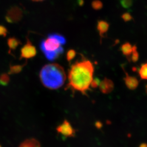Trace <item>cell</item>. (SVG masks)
<instances>
[{"label": "cell", "mask_w": 147, "mask_h": 147, "mask_svg": "<svg viewBox=\"0 0 147 147\" xmlns=\"http://www.w3.org/2000/svg\"><path fill=\"white\" fill-rule=\"evenodd\" d=\"M37 55L36 47L32 44L28 38H27V42L25 45L21 48L20 59H31L35 57Z\"/></svg>", "instance_id": "cell-5"}, {"label": "cell", "mask_w": 147, "mask_h": 147, "mask_svg": "<svg viewBox=\"0 0 147 147\" xmlns=\"http://www.w3.org/2000/svg\"><path fill=\"white\" fill-rule=\"evenodd\" d=\"M76 52L75 51V50H74L73 49L69 50L67 53V55H66L67 60L69 62H70L74 58H75V57L76 56Z\"/></svg>", "instance_id": "cell-16"}, {"label": "cell", "mask_w": 147, "mask_h": 147, "mask_svg": "<svg viewBox=\"0 0 147 147\" xmlns=\"http://www.w3.org/2000/svg\"><path fill=\"white\" fill-rule=\"evenodd\" d=\"M125 84L127 88L130 90H135L136 89L139 84V81L136 78L131 76L126 73V76L124 79Z\"/></svg>", "instance_id": "cell-7"}, {"label": "cell", "mask_w": 147, "mask_h": 147, "mask_svg": "<svg viewBox=\"0 0 147 147\" xmlns=\"http://www.w3.org/2000/svg\"><path fill=\"white\" fill-rule=\"evenodd\" d=\"M121 18L125 22H128L132 20V17L129 13H125L121 16Z\"/></svg>", "instance_id": "cell-20"}, {"label": "cell", "mask_w": 147, "mask_h": 147, "mask_svg": "<svg viewBox=\"0 0 147 147\" xmlns=\"http://www.w3.org/2000/svg\"><path fill=\"white\" fill-rule=\"evenodd\" d=\"M100 79L97 78H95V79H93L91 84H90V86L93 88H96L99 87L100 83Z\"/></svg>", "instance_id": "cell-18"}, {"label": "cell", "mask_w": 147, "mask_h": 147, "mask_svg": "<svg viewBox=\"0 0 147 147\" xmlns=\"http://www.w3.org/2000/svg\"><path fill=\"white\" fill-rule=\"evenodd\" d=\"M65 43L66 39L63 36L58 33H52L42 41L40 47L45 57L53 61L63 53L62 45Z\"/></svg>", "instance_id": "cell-3"}, {"label": "cell", "mask_w": 147, "mask_h": 147, "mask_svg": "<svg viewBox=\"0 0 147 147\" xmlns=\"http://www.w3.org/2000/svg\"><path fill=\"white\" fill-rule=\"evenodd\" d=\"M10 78L8 74L3 73L0 75V84L3 86H6L9 84Z\"/></svg>", "instance_id": "cell-15"}, {"label": "cell", "mask_w": 147, "mask_h": 147, "mask_svg": "<svg viewBox=\"0 0 147 147\" xmlns=\"http://www.w3.org/2000/svg\"><path fill=\"white\" fill-rule=\"evenodd\" d=\"M23 16V11L18 5L11 7L6 13L5 20L9 23H16L20 21Z\"/></svg>", "instance_id": "cell-4"}, {"label": "cell", "mask_w": 147, "mask_h": 147, "mask_svg": "<svg viewBox=\"0 0 147 147\" xmlns=\"http://www.w3.org/2000/svg\"><path fill=\"white\" fill-rule=\"evenodd\" d=\"M94 70L93 64L89 60L83 59L74 63L69 71L67 88L86 94L93 79Z\"/></svg>", "instance_id": "cell-1"}, {"label": "cell", "mask_w": 147, "mask_h": 147, "mask_svg": "<svg viewBox=\"0 0 147 147\" xmlns=\"http://www.w3.org/2000/svg\"><path fill=\"white\" fill-rule=\"evenodd\" d=\"M39 78L45 87L50 89H57L64 84L66 74L61 65L57 63H50L42 67L39 73Z\"/></svg>", "instance_id": "cell-2"}, {"label": "cell", "mask_w": 147, "mask_h": 147, "mask_svg": "<svg viewBox=\"0 0 147 147\" xmlns=\"http://www.w3.org/2000/svg\"><path fill=\"white\" fill-rule=\"evenodd\" d=\"M138 74L141 79L147 80V63H143L141 65Z\"/></svg>", "instance_id": "cell-14"}, {"label": "cell", "mask_w": 147, "mask_h": 147, "mask_svg": "<svg viewBox=\"0 0 147 147\" xmlns=\"http://www.w3.org/2000/svg\"><path fill=\"white\" fill-rule=\"evenodd\" d=\"M8 33V30L5 26L0 25V36L5 37Z\"/></svg>", "instance_id": "cell-21"}, {"label": "cell", "mask_w": 147, "mask_h": 147, "mask_svg": "<svg viewBox=\"0 0 147 147\" xmlns=\"http://www.w3.org/2000/svg\"><path fill=\"white\" fill-rule=\"evenodd\" d=\"M57 130L63 135L66 134L69 135V134H71V132H73V128L68 121H64L62 125L58 126Z\"/></svg>", "instance_id": "cell-10"}, {"label": "cell", "mask_w": 147, "mask_h": 147, "mask_svg": "<svg viewBox=\"0 0 147 147\" xmlns=\"http://www.w3.org/2000/svg\"><path fill=\"white\" fill-rule=\"evenodd\" d=\"M139 59V53L137 51V48L136 45H134L132 47V51L130 55V56L127 58L129 62H133L134 63H136Z\"/></svg>", "instance_id": "cell-13"}, {"label": "cell", "mask_w": 147, "mask_h": 147, "mask_svg": "<svg viewBox=\"0 0 147 147\" xmlns=\"http://www.w3.org/2000/svg\"><path fill=\"white\" fill-rule=\"evenodd\" d=\"M32 1H34V2H39V1H44V0H32Z\"/></svg>", "instance_id": "cell-22"}, {"label": "cell", "mask_w": 147, "mask_h": 147, "mask_svg": "<svg viewBox=\"0 0 147 147\" xmlns=\"http://www.w3.org/2000/svg\"><path fill=\"white\" fill-rule=\"evenodd\" d=\"M92 6L95 10H100L102 8V3L98 0H95L93 1Z\"/></svg>", "instance_id": "cell-17"}, {"label": "cell", "mask_w": 147, "mask_h": 147, "mask_svg": "<svg viewBox=\"0 0 147 147\" xmlns=\"http://www.w3.org/2000/svg\"><path fill=\"white\" fill-rule=\"evenodd\" d=\"M26 63L22 65H11L9 67V70L8 71L9 75H13L16 74L20 73L22 70V69L26 65Z\"/></svg>", "instance_id": "cell-12"}, {"label": "cell", "mask_w": 147, "mask_h": 147, "mask_svg": "<svg viewBox=\"0 0 147 147\" xmlns=\"http://www.w3.org/2000/svg\"><path fill=\"white\" fill-rule=\"evenodd\" d=\"M110 27V25L107 21L99 20L97 24V30L99 32V36L102 39L104 37L105 34L107 32Z\"/></svg>", "instance_id": "cell-8"}, {"label": "cell", "mask_w": 147, "mask_h": 147, "mask_svg": "<svg viewBox=\"0 0 147 147\" xmlns=\"http://www.w3.org/2000/svg\"><path fill=\"white\" fill-rule=\"evenodd\" d=\"M132 47L131 44L129 42H125L121 47V51L122 53L127 58L131 55L132 51Z\"/></svg>", "instance_id": "cell-11"}, {"label": "cell", "mask_w": 147, "mask_h": 147, "mask_svg": "<svg viewBox=\"0 0 147 147\" xmlns=\"http://www.w3.org/2000/svg\"><path fill=\"white\" fill-rule=\"evenodd\" d=\"M121 4L125 8H128L131 6L132 2L131 0H121Z\"/></svg>", "instance_id": "cell-19"}, {"label": "cell", "mask_w": 147, "mask_h": 147, "mask_svg": "<svg viewBox=\"0 0 147 147\" xmlns=\"http://www.w3.org/2000/svg\"><path fill=\"white\" fill-rule=\"evenodd\" d=\"M99 87L102 93L107 94L111 93L114 89V83L110 79L105 78L100 82Z\"/></svg>", "instance_id": "cell-6"}, {"label": "cell", "mask_w": 147, "mask_h": 147, "mask_svg": "<svg viewBox=\"0 0 147 147\" xmlns=\"http://www.w3.org/2000/svg\"><path fill=\"white\" fill-rule=\"evenodd\" d=\"M146 94H147V84L146 86Z\"/></svg>", "instance_id": "cell-23"}, {"label": "cell", "mask_w": 147, "mask_h": 147, "mask_svg": "<svg viewBox=\"0 0 147 147\" xmlns=\"http://www.w3.org/2000/svg\"><path fill=\"white\" fill-rule=\"evenodd\" d=\"M7 44L9 47V53H12V51L16 50L20 45H21V41L16 37H11L7 40Z\"/></svg>", "instance_id": "cell-9"}]
</instances>
